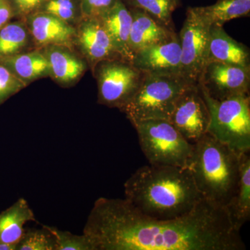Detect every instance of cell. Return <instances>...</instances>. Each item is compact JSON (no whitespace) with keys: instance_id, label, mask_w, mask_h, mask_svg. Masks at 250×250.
Masks as SVG:
<instances>
[{"instance_id":"obj_28","label":"cell","mask_w":250,"mask_h":250,"mask_svg":"<svg viewBox=\"0 0 250 250\" xmlns=\"http://www.w3.org/2000/svg\"><path fill=\"white\" fill-rule=\"evenodd\" d=\"M118 0H81L84 17L98 18L111 9Z\"/></svg>"},{"instance_id":"obj_18","label":"cell","mask_w":250,"mask_h":250,"mask_svg":"<svg viewBox=\"0 0 250 250\" xmlns=\"http://www.w3.org/2000/svg\"><path fill=\"white\" fill-rule=\"evenodd\" d=\"M225 207L231 223L235 228L241 231L242 227L250 218V152L241 154L236 189Z\"/></svg>"},{"instance_id":"obj_12","label":"cell","mask_w":250,"mask_h":250,"mask_svg":"<svg viewBox=\"0 0 250 250\" xmlns=\"http://www.w3.org/2000/svg\"><path fill=\"white\" fill-rule=\"evenodd\" d=\"M182 52L178 34L134 54L133 65L144 73L182 76Z\"/></svg>"},{"instance_id":"obj_14","label":"cell","mask_w":250,"mask_h":250,"mask_svg":"<svg viewBox=\"0 0 250 250\" xmlns=\"http://www.w3.org/2000/svg\"><path fill=\"white\" fill-rule=\"evenodd\" d=\"M30 31L36 49L50 45L74 47L76 28L54 15L35 12L23 18Z\"/></svg>"},{"instance_id":"obj_19","label":"cell","mask_w":250,"mask_h":250,"mask_svg":"<svg viewBox=\"0 0 250 250\" xmlns=\"http://www.w3.org/2000/svg\"><path fill=\"white\" fill-rule=\"evenodd\" d=\"M0 64L27 86L41 79L49 77V65L39 49L0 58Z\"/></svg>"},{"instance_id":"obj_24","label":"cell","mask_w":250,"mask_h":250,"mask_svg":"<svg viewBox=\"0 0 250 250\" xmlns=\"http://www.w3.org/2000/svg\"><path fill=\"white\" fill-rule=\"evenodd\" d=\"M36 12L54 15L75 28L84 18L81 0H47Z\"/></svg>"},{"instance_id":"obj_7","label":"cell","mask_w":250,"mask_h":250,"mask_svg":"<svg viewBox=\"0 0 250 250\" xmlns=\"http://www.w3.org/2000/svg\"><path fill=\"white\" fill-rule=\"evenodd\" d=\"M91 72L98 84V103L121 111L138 91L145 76L132 62L122 58L102 61Z\"/></svg>"},{"instance_id":"obj_20","label":"cell","mask_w":250,"mask_h":250,"mask_svg":"<svg viewBox=\"0 0 250 250\" xmlns=\"http://www.w3.org/2000/svg\"><path fill=\"white\" fill-rule=\"evenodd\" d=\"M36 220L27 200L20 198L0 213V243L17 246L25 232L24 225Z\"/></svg>"},{"instance_id":"obj_26","label":"cell","mask_w":250,"mask_h":250,"mask_svg":"<svg viewBox=\"0 0 250 250\" xmlns=\"http://www.w3.org/2000/svg\"><path fill=\"white\" fill-rule=\"evenodd\" d=\"M55 238L56 250H98L93 240L84 234H74L70 231H62L58 228L46 225Z\"/></svg>"},{"instance_id":"obj_6","label":"cell","mask_w":250,"mask_h":250,"mask_svg":"<svg viewBox=\"0 0 250 250\" xmlns=\"http://www.w3.org/2000/svg\"><path fill=\"white\" fill-rule=\"evenodd\" d=\"M134 126L149 164L188 167L193 145L188 142L170 122L149 120Z\"/></svg>"},{"instance_id":"obj_15","label":"cell","mask_w":250,"mask_h":250,"mask_svg":"<svg viewBox=\"0 0 250 250\" xmlns=\"http://www.w3.org/2000/svg\"><path fill=\"white\" fill-rule=\"evenodd\" d=\"M223 62L250 69V49L234 40L223 27L211 26L207 45V62Z\"/></svg>"},{"instance_id":"obj_30","label":"cell","mask_w":250,"mask_h":250,"mask_svg":"<svg viewBox=\"0 0 250 250\" xmlns=\"http://www.w3.org/2000/svg\"><path fill=\"white\" fill-rule=\"evenodd\" d=\"M14 19L9 0H0V28Z\"/></svg>"},{"instance_id":"obj_4","label":"cell","mask_w":250,"mask_h":250,"mask_svg":"<svg viewBox=\"0 0 250 250\" xmlns=\"http://www.w3.org/2000/svg\"><path fill=\"white\" fill-rule=\"evenodd\" d=\"M191 85L180 75L145 73L139 90L121 111L133 125L149 120L169 121L181 95Z\"/></svg>"},{"instance_id":"obj_10","label":"cell","mask_w":250,"mask_h":250,"mask_svg":"<svg viewBox=\"0 0 250 250\" xmlns=\"http://www.w3.org/2000/svg\"><path fill=\"white\" fill-rule=\"evenodd\" d=\"M169 122L193 145L208 133L210 113L198 85H191L179 98Z\"/></svg>"},{"instance_id":"obj_31","label":"cell","mask_w":250,"mask_h":250,"mask_svg":"<svg viewBox=\"0 0 250 250\" xmlns=\"http://www.w3.org/2000/svg\"><path fill=\"white\" fill-rule=\"evenodd\" d=\"M17 246L14 245L6 244V243H0V250H16Z\"/></svg>"},{"instance_id":"obj_16","label":"cell","mask_w":250,"mask_h":250,"mask_svg":"<svg viewBox=\"0 0 250 250\" xmlns=\"http://www.w3.org/2000/svg\"><path fill=\"white\" fill-rule=\"evenodd\" d=\"M98 18L103 23L117 53L125 60L132 62L134 54L129 45L132 17L129 9L121 0H118L111 9Z\"/></svg>"},{"instance_id":"obj_1","label":"cell","mask_w":250,"mask_h":250,"mask_svg":"<svg viewBox=\"0 0 250 250\" xmlns=\"http://www.w3.org/2000/svg\"><path fill=\"white\" fill-rule=\"evenodd\" d=\"M98 250H244L226 207L204 198L190 213L150 218L125 199L100 197L83 228Z\"/></svg>"},{"instance_id":"obj_27","label":"cell","mask_w":250,"mask_h":250,"mask_svg":"<svg viewBox=\"0 0 250 250\" xmlns=\"http://www.w3.org/2000/svg\"><path fill=\"white\" fill-rule=\"evenodd\" d=\"M26 87L22 82L0 64V106Z\"/></svg>"},{"instance_id":"obj_22","label":"cell","mask_w":250,"mask_h":250,"mask_svg":"<svg viewBox=\"0 0 250 250\" xmlns=\"http://www.w3.org/2000/svg\"><path fill=\"white\" fill-rule=\"evenodd\" d=\"M27 24L23 19H13L0 28V58L36 49Z\"/></svg>"},{"instance_id":"obj_2","label":"cell","mask_w":250,"mask_h":250,"mask_svg":"<svg viewBox=\"0 0 250 250\" xmlns=\"http://www.w3.org/2000/svg\"><path fill=\"white\" fill-rule=\"evenodd\" d=\"M125 199L142 214L171 220L190 213L203 200L188 167H139L124 185Z\"/></svg>"},{"instance_id":"obj_25","label":"cell","mask_w":250,"mask_h":250,"mask_svg":"<svg viewBox=\"0 0 250 250\" xmlns=\"http://www.w3.org/2000/svg\"><path fill=\"white\" fill-rule=\"evenodd\" d=\"M55 238L46 225L41 229H28L17 245L16 250H56Z\"/></svg>"},{"instance_id":"obj_23","label":"cell","mask_w":250,"mask_h":250,"mask_svg":"<svg viewBox=\"0 0 250 250\" xmlns=\"http://www.w3.org/2000/svg\"><path fill=\"white\" fill-rule=\"evenodd\" d=\"M129 9H139L147 13L156 22L174 29L172 14L182 6V0H121Z\"/></svg>"},{"instance_id":"obj_21","label":"cell","mask_w":250,"mask_h":250,"mask_svg":"<svg viewBox=\"0 0 250 250\" xmlns=\"http://www.w3.org/2000/svg\"><path fill=\"white\" fill-rule=\"evenodd\" d=\"M192 9L208 27H223L231 20L249 17L250 0H218L214 4L196 6Z\"/></svg>"},{"instance_id":"obj_13","label":"cell","mask_w":250,"mask_h":250,"mask_svg":"<svg viewBox=\"0 0 250 250\" xmlns=\"http://www.w3.org/2000/svg\"><path fill=\"white\" fill-rule=\"evenodd\" d=\"M74 47L84 57L91 71L102 61L121 58L98 18H83L76 27Z\"/></svg>"},{"instance_id":"obj_17","label":"cell","mask_w":250,"mask_h":250,"mask_svg":"<svg viewBox=\"0 0 250 250\" xmlns=\"http://www.w3.org/2000/svg\"><path fill=\"white\" fill-rule=\"evenodd\" d=\"M129 9L132 17L129 45L134 55L141 49L167 40L176 34L174 29L159 24L142 10Z\"/></svg>"},{"instance_id":"obj_11","label":"cell","mask_w":250,"mask_h":250,"mask_svg":"<svg viewBox=\"0 0 250 250\" xmlns=\"http://www.w3.org/2000/svg\"><path fill=\"white\" fill-rule=\"evenodd\" d=\"M49 65V77L62 88L75 86L89 70L84 57L75 47L50 45L41 49Z\"/></svg>"},{"instance_id":"obj_3","label":"cell","mask_w":250,"mask_h":250,"mask_svg":"<svg viewBox=\"0 0 250 250\" xmlns=\"http://www.w3.org/2000/svg\"><path fill=\"white\" fill-rule=\"evenodd\" d=\"M241 155L208 133L193 144L188 168L204 198L226 207L238 184Z\"/></svg>"},{"instance_id":"obj_8","label":"cell","mask_w":250,"mask_h":250,"mask_svg":"<svg viewBox=\"0 0 250 250\" xmlns=\"http://www.w3.org/2000/svg\"><path fill=\"white\" fill-rule=\"evenodd\" d=\"M209 28L192 11L187 9L183 27L179 33L182 52V76L189 83L197 85L207 62Z\"/></svg>"},{"instance_id":"obj_5","label":"cell","mask_w":250,"mask_h":250,"mask_svg":"<svg viewBox=\"0 0 250 250\" xmlns=\"http://www.w3.org/2000/svg\"><path fill=\"white\" fill-rule=\"evenodd\" d=\"M201 92L210 113L208 134L239 154L250 152V95L218 101Z\"/></svg>"},{"instance_id":"obj_29","label":"cell","mask_w":250,"mask_h":250,"mask_svg":"<svg viewBox=\"0 0 250 250\" xmlns=\"http://www.w3.org/2000/svg\"><path fill=\"white\" fill-rule=\"evenodd\" d=\"M47 0H9L14 19H23L35 13Z\"/></svg>"},{"instance_id":"obj_9","label":"cell","mask_w":250,"mask_h":250,"mask_svg":"<svg viewBox=\"0 0 250 250\" xmlns=\"http://www.w3.org/2000/svg\"><path fill=\"white\" fill-rule=\"evenodd\" d=\"M197 85L209 98L218 101L250 95V69L223 62H207Z\"/></svg>"}]
</instances>
